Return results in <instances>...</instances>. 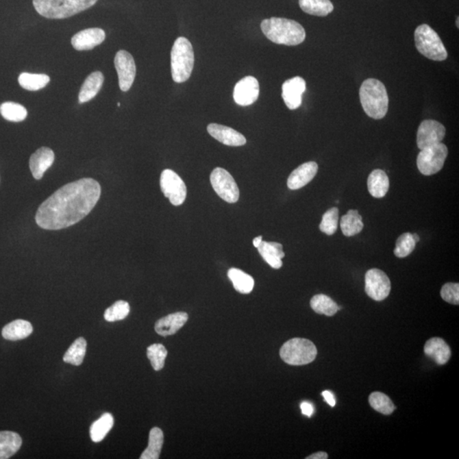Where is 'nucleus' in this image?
Returning <instances> with one entry per match:
<instances>
[{
    "label": "nucleus",
    "instance_id": "3",
    "mask_svg": "<svg viewBox=\"0 0 459 459\" xmlns=\"http://www.w3.org/2000/svg\"><path fill=\"white\" fill-rule=\"evenodd\" d=\"M360 101L366 114L373 119H382L389 109V97L386 86L380 80L367 79L360 88Z\"/></svg>",
    "mask_w": 459,
    "mask_h": 459
},
{
    "label": "nucleus",
    "instance_id": "4",
    "mask_svg": "<svg viewBox=\"0 0 459 459\" xmlns=\"http://www.w3.org/2000/svg\"><path fill=\"white\" fill-rule=\"evenodd\" d=\"M98 0H33L34 9L48 19H65L84 12Z\"/></svg>",
    "mask_w": 459,
    "mask_h": 459
},
{
    "label": "nucleus",
    "instance_id": "26",
    "mask_svg": "<svg viewBox=\"0 0 459 459\" xmlns=\"http://www.w3.org/2000/svg\"><path fill=\"white\" fill-rule=\"evenodd\" d=\"M23 439L18 434L12 432H0V459H8L19 451Z\"/></svg>",
    "mask_w": 459,
    "mask_h": 459
},
{
    "label": "nucleus",
    "instance_id": "21",
    "mask_svg": "<svg viewBox=\"0 0 459 459\" xmlns=\"http://www.w3.org/2000/svg\"><path fill=\"white\" fill-rule=\"evenodd\" d=\"M425 353L439 365L446 364L451 358L449 345L441 338H430L425 345Z\"/></svg>",
    "mask_w": 459,
    "mask_h": 459
},
{
    "label": "nucleus",
    "instance_id": "25",
    "mask_svg": "<svg viewBox=\"0 0 459 459\" xmlns=\"http://www.w3.org/2000/svg\"><path fill=\"white\" fill-rule=\"evenodd\" d=\"M367 188L371 195L376 199L386 196L390 188L389 177L386 173L381 169H375L371 173L367 179Z\"/></svg>",
    "mask_w": 459,
    "mask_h": 459
},
{
    "label": "nucleus",
    "instance_id": "36",
    "mask_svg": "<svg viewBox=\"0 0 459 459\" xmlns=\"http://www.w3.org/2000/svg\"><path fill=\"white\" fill-rule=\"evenodd\" d=\"M369 404L374 410L384 415H390L395 408L390 398L381 392H373L370 395Z\"/></svg>",
    "mask_w": 459,
    "mask_h": 459
},
{
    "label": "nucleus",
    "instance_id": "11",
    "mask_svg": "<svg viewBox=\"0 0 459 459\" xmlns=\"http://www.w3.org/2000/svg\"><path fill=\"white\" fill-rule=\"evenodd\" d=\"M391 284L389 277L379 269L367 271L365 275V291L371 299L382 301L389 296Z\"/></svg>",
    "mask_w": 459,
    "mask_h": 459
},
{
    "label": "nucleus",
    "instance_id": "48",
    "mask_svg": "<svg viewBox=\"0 0 459 459\" xmlns=\"http://www.w3.org/2000/svg\"><path fill=\"white\" fill-rule=\"evenodd\" d=\"M120 106H121V104H120V102H119V103H118V107L119 108Z\"/></svg>",
    "mask_w": 459,
    "mask_h": 459
},
{
    "label": "nucleus",
    "instance_id": "35",
    "mask_svg": "<svg viewBox=\"0 0 459 459\" xmlns=\"http://www.w3.org/2000/svg\"><path fill=\"white\" fill-rule=\"evenodd\" d=\"M0 114L10 122H22L27 116V109L15 102H5L0 106Z\"/></svg>",
    "mask_w": 459,
    "mask_h": 459
},
{
    "label": "nucleus",
    "instance_id": "41",
    "mask_svg": "<svg viewBox=\"0 0 459 459\" xmlns=\"http://www.w3.org/2000/svg\"><path fill=\"white\" fill-rule=\"evenodd\" d=\"M441 296L445 301L458 306L459 303V285L448 282L441 290Z\"/></svg>",
    "mask_w": 459,
    "mask_h": 459
},
{
    "label": "nucleus",
    "instance_id": "38",
    "mask_svg": "<svg viewBox=\"0 0 459 459\" xmlns=\"http://www.w3.org/2000/svg\"><path fill=\"white\" fill-rule=\"evenodd\" d=\"M130 307L128 302L125 300H119L106 310L104 313V319L106 321H121L126 319L129 314Z\"/></svg>",
    "mask_w": 459,
    "mask_h": 459
},
{
    "label": "nucleus",
    "instance_id": "2",
    "mask_svg": "<svg viewBox=\"0 0 459 459\" xmlns=\"http://www.w3.org/2000/svg\"><path fill=\"white\" fill-rule=\"evenodd\" d=\"M260 27L268 40L275 44L295 46L306 40L305 28L294 20L271 17L264 20Z\"/></svg>",
    "mask_w": 459,
    "mask_h": 459
},
{
    "label": "nucleus",
    "instance_id": "13",
    "mask_svg": "<svg viewBox=\"0 0 459 459\" xmlns=\"http://www.w3.org/2000/svg\"><path fill=\"white\" fill-rule=\"evenodd\" d=\"M446 135V128L436 120H425L417 133V145L420 150L441 142Z\"/></svg>",
    "mask_w": 459,
    "mask_h": 459
},
{
    "label": "nucleus",
    "instance_id": "42",
    "mask_svg": "<svg viewBox=\"0 0 459 459\" xmlns=\"http://www.w3.org/2000/svg\"><path fill=\"white\" fill-rule=\"evenodd\" d=\"M300 408H301L303 414L308 417L312 416L314 412L313 406L309 404V402H302L301 405H300Z\"/></svg>",
    "mask_w": 459,
    "mask_h": 459
},
{
    "label": "nucleus",
    "instance_id": "34",
    "mask_svg": "<svg viewBox=\"0 0 459 459\" xmlns=\"http://www.w3.org/2000/svg\"><path fill=\"white\" fill-rule=\"evenodd\" d=\"M51 81L46 74L23 73L18 77V82L23 89L29 91H38L47 86Z\"/></svg>",
    "mask_w": 459,
    "mask_h": 459
},
{
    "label": "nucleus",
    "instance_id": "39",
    "mask_svg": "<svg viewBox=\"0 0 459 459\" xmlns=\"http://www.w3.org/2000/svg\"><path fill=\"white\" fill-rule=\"evenodd\" d=\"M416 242L411 233H404L399 236L394 250L395 256L398 258H405L412 253L416 247Z\"/></svg>",
    "mask_w": 459,
    "mask_h": 459
},
{
    "label": "nucleus",
    "instance_id": "18",
    "mask_svg": "<svg viewBox=\"0 0 459 459\" xmlns=\"http://www.w3.org/2000/svg\"><path fill=\"white\" fill-rule=\"evenodd\" d=\"M55 161V153L51 148L41 147L32 155L29 167L34 178L41 179L48 169L51 167Z\"/></svg>",
    "mask_w": 459,
    "mask_h": 459
},
{
    "label": "nucleus",
    "instance_id": "27",
    "mask_svg": "<svg viewBox=\"0 0 459 459\" xmlns=\"http://www.w3.org/2000/svg\"><path fill=\"white\" fill-rule=\"evenodd\" d=\"M303 12L316 16H327L334 12V5L330 0H299Z\"/></svg>",
    "mask_w": 459,
    "mask_h": 459
},
{
    "label": "nucleus",
    "instance_id": "31",
    "mask_svg": "<svg viewBox=\"0 0 459 459\" xmlns=\"http://www.w3.org/2000/svg\"><path fill=\"white\" fill-rule=\"evenodd\" d=\"M228 277L232 282L236 291L245 295L252 292L254 280L251 275L236 268H232L228 271Z\"/></svg>",
    "mask_w": 459,
    "mask_h": 459
},
{
    "label": "nucleus",
    "instance_id": "10",
    "mask_svg": "<svg viewBox=\"0 0 459 459\" xmlns=\"http://www.w3.org/2000/svg\"><path fill=\"white\" fill-rule=\"evenodd\" d=\"M160 186L162 193L168 197L173 206H179L185 202L186 186L182 179L171 169L162 172Z\"/></svg>",
    "mask_w": 459,
    "mask_h": 459
},
{
    "label": "nucleus",
    "instance_id": "45",
    "mask_svg": "<svg viewBox=\"0 0 459 459\" xmlns=\"http://www.w3.org/2000/svg\"><path fill=\"white\" fill-rule=\"evenodd\" d=\"M261 242H262V236H257V238L253 239V246L256 247V248H258V247L260 246Z\"/></svg>",
    "mask_w": 459,
    "mask_h": 459
},
{
    "label": "nucleus",
    "instance_id": "47",
    "mask_svg": "<svg viewBox=\"0 0 459 459\" xmlns=\"http://www.w3.org/2000/svg\"><path fill=\"white\" fill-rule=\"evenodd\" d=\"M458 21H459V17H457V22H456V25H457V27H458V28L459 27V25H458Z\"/></svg>",
    "mask_w": 459,
    "mask_h": 459
},
{
    "label": "nucleus",
    "instance_id": "9",
    "mask_svg": "<svg viewBox=\"0 0 459 459\" xmlns=\"http://www.w3.org/2000/svg\"><path fill=\"white\" fill-rule=\"evenodd\" d=\"M210 182L214 192L230 203L238 202L239 189L231 174L225 169L216 168L211 173Z\"/></svg>",
    "mask_w": 459,
    "mask_h": 459
},
{
    "label": "nucleus",
    "instance_id": "40",
    "mask_svg": "<svg viewBox=\"0 0 459 459\" xmlns=\"http://www.w3.org/2000/svg\"><path fill=\"white\" fill-rule=\"evenodd\" d=\"M338 224V208H332L323 214L319 225L320 231L328 236L334 235L336 232Z\"/></svg>",
    "mask_w": 459,
    "mask_h": 459
},
{
    "label": "nucleus",
    "instance_id": "28",
    "mask_svg": "<svg viewBox=\"0 0 459 459\" xmlns=\"http://www.w3.org/2000/svg\"><path fill=\"white\" fill-rule=\"evenodd\" d=\"M114 425V416L111 413H104L100 419L92 423L90 426V438L94 443L103 441Z\"/></svg>",
    "mask_w": 459,
    "mask_h": 459
},
{
    "label": "nucleus",
    "instance_id": "5",
    "mask_svg": "<svg viewBox=\"0 0 459 459\" xmlns=\"http://www.w3.org/2000/svg\"><path fill=\"white\" fill-rule=\"evenodd\" d=\"M194 51L192 44L184 37L175 40L171 49V73L175 83L186 82L194 66Z\"/></svg>",
    "mask_w": 459,
    "mask_h": 459
},
{
    "label": "nucleus",
    "instance_id": "15",
    "mask_svg": "<svg viewBox=\"0 0 459 459\" xmlns=\"http://www.w3.org/2000/svg\"><path fill=\"white\" fill-rule=\"evenodd\" d=\"M282 97L290 110H295L302 104V95L306 90V83L301 77L286 80L282 84Z\"/></svg>",
    "mask_w": 459,
    "mask_h": 459
},
{
    "label": "nucleus",
    "instance_id": "1",
    "mask_svg": "<svg viewBox=\"0 0 459 459\" xmlns=\"http://www.w3.org/2000/svg\"><path fill=\"white\" fill-rule=\"evenodd\" d=\"M101 186L84 178L66 184L49 197L37 211L36 223L45 230H62L79 223L97 206Z\"/></svg>",
    "mask_w": 459,
    "mask_h": 459
},
{
    "label": "nucleus",
    "instance_id": "29",
    "mask_svg": "<svg viewBox=\"0 0 459 459\" xmlns=\"http://www.w3.org/2000/svg\"><path fill=\"white\" fill-rule=\"evenodd\" d=\"M363 225L362 216L358 210H349L348 213L341 218L340 227L345 236L358 235L362 231Z\"/></svg>",
    "mask_w": 459,
    "mask_h": 459
},
{
    "label": "nucleus",
    "instance_id": "17",
    "mask_svg": "<svg viewBox=\"0 0 459 459\" xmlns=\"http://www.w3.org/2000/svg\"><path fill=\"white\" fill-rule=\"evenodd\" d=\"M208 132L215 140L229 147H241L247 142L246 138L241 133L218 123H210L208 126Z\"/></svg>",
    "mask_w": 459,
    "mask_h": 459
},
{
    "label": "nucleus",
    "instance_id": "30",
    "mask_svg": "<svg viewBox=\"0 0 459 459\" xmlns=\"http://www.w3.org/2000/svg\"><path fill=\"white\" fill-rule=\"evenodd\" d=\"M162 445H164V433L162 430L154 427L149 434V444L140 457V459H158L160 457Z\"/></svg>",
    "mask_w": 459,
    "mask_h": 459
},
{
    "label": "nucleus",
    "instance_id": "33",
    "mask_svg": "<svg viewBox=\"0 0 459 459\" xmlns=\"http://www.w3.org/2000/svg\"><path fill=\"white\" fill-rule=\"evenodd\" d=\"M86 338L82 337L77 338L65 353L64 356H63V361L73 366H80L84 362V356H86Z\"/></svg>",
    "mask_w": 459,
    "mask_h": 459
},
{
    "label": "nucleus",
    "instance_id": "12",
    "mask_svg": "<svg viewBox=\"0 0 459 459\" xmlns=\"http://www.w3.org/2000/svg\"><path fill=\"white\" fill-rule=\"evenodd\" d=\"M114 65L119 75L120 90L129 91L136 75L135 60L128 51H119L115 55Z\"/></svg>",
    "mask_w": 459,
    "mask_h": 459
},
{
    "label": "nucleus",
    "instance_id": "46",
    "mask_svg": "<svg viewBox=\"0 0 459 459\" xmlns=\"http://www.w3.org/2000/svg\"><path fill=\"white\" fill-rule=\"evenodd\" d=\"M412 236H413V238H414V240H415V242L418 243L419 241V239H420L419 235L418 234H412Z\"/></svg>",
    "mask_w": 459,
    "mask_h": 459
},
{
    "label": "nucleus",
    "instance_id": "44",
    "mask_svg": "<svg viewBox=\"0 0 459 459\" xmlns=\"http://www.w3.org/2000/svg\"><path fill=\"white\" fill-rule=\"evenodd\" d=\"M328 455L324 451H319V453L313 454L310 456L307 457L306 459H327Z\"/></svg>",
    "mask_w": 459,
    "mask_h": 459
},
{
    "label": "nucleus",
    "instance_id": "16",
    "mask_svg": "<svg viewBox=\"0 0 459 459\" xmlns=\"http://www.w3.org/2000/svg\"><path fill=\"white\" fill-rule=\"evenodd\" d=\"M105 38V32L101 28H88L74 35L71 43L76 51H90L103 43Z\"/></svg>",
    "mask_w": 459,
    "mask_h": 459
},
{
    "label": "nucleus",
    "instance_id": "8",
    "mask_svg": "<svg viewBox=\"0 0 459 459\" xmlns=\"http://www.w3.org/2000/svg\"><path fill=\"white\" fill-rule=\"evenodd\" d=\"M448 155L446 145L440 142L422 149L417 158V166L423 175H432L441 171Z\"/></svg>",
    "mask_w": 459,
    "mask_h": 459
},
{
    "label": "nucleus",
    "instance_id": "32",
    "mask_svg": "<svg viewBox=\"0 0 459 459\" xmlns=\"http://www.w3.org/2000/svg\"><path fill=\"white\" fill-rule=\"evenodd\" d=\"M310 307L320 315L334 316L341 307L338 306L330 297L325 295H317L310 299Z\"/></svg>",
    "mask_w": 459,
    "mask_h": 459
},
{
    "label": "nucleus",
    "instance_id": "19",
    "mask_svg": "<svg viewBox=\"0 0 459 459\" xmlns=\"http://www.w3.org/2000/svg\"><path fill=\"white\" fill-rule=\"evenodd\" d=\"M319 171L316 162H307L291 173L288 179V186L291 190H298L307 185L315 177Z\"/></svg>",
    "mask_w": 459,
    "mask_h": 459
},
{
    "label": "nucleus",
    "instance_id": "22",
    "mask_svg": "<svg viewBox=\"0 0 459 459\" xmlns=\"http://www.w3.org/2000/svg\"><path fill=\"white\" fill-rule=\"evenodd\" d=\"M257 249L267 264L274 269H280L282 266V259L285 257L284 247L280 243L262 241Z\"/></svg>",
    "mask_w": 459,
    "mask_h": 459
},
{
    "label": "nucleus",
    "instance_id": "7",
    "mask_svg": "<svg viewBox=\"0 0 459 459\" xmlns=\"http://www.w3.org/2000/svg\"><path fill=\"white\" fill-rule=\"evenodd\" d=\"M317 355L316 345L306 338H292L286 342L280 349L282 361L292 366L309 364L316 359Z\"/></svg>",
    "mask_w": 459,
    "mask_h": 459
},
{
    "label": "nucleus",
    "instance_id": "43",
    "mask_svg": "<svg viewBox=\"0 0 459 459\" xmlns=\"http://www.w3.org/2000/svg\"><path fill=\"white\" fill-rule=\"evenodd\" d=\"M323 395V397L325 399V401H327L328 404L331 406V407H334L335 404H336V401H335V398L334 397V395L331 393L330 391L328 390H325L321 393Z\"/></svg>",
    "mask_w": 459,
    "mask_h": 459
},
{
    "label": "nucleus",
    "instance_id": "23",
    "mask_svg": "<svg viewBox=\"0 0 459 459\" xmlns=\"http://www.w3.org/2000/svg\"><path fill=\"white\" fill-rule=\"evenodd\" d=\"M104 83V75L101 72H94L88 76L81 87L79 101V103H86L97 97Z\"/></svg>",
    "mask_w": 459,
    "mask_h": 459
},
{
    "label": "nucleus",
    "instance_id": "24",
    "mask_svg": "<svg viewBox=\"0 0 459 459\" xmlns=\"http://www.w3.org/2000/svg\"><path fill=\"white\" fill-rule=\"evenodd\" d=\"M33 331V326L29 321L18 319L13 321L3 327L2 336L7 340H21L30 336Z\"/></svg>",
    "mask_w": 459,
    "mask_h": 459
},
{
    "label": "nucleus",
    "instance_id": "6",
    "mask_svg": "<svg viewBox=\"0 0 459 459\" xmlns=\"http://www.w3.org/2000/svg\"><path fill=\"white\" fill-rule=\"evenodd\" d=\"M414 41L417 49L426 58L443 62L447 58L446 47L436 32L429 25L422 24L416 28Z\"/></svg>",
    "mask_w": 459,
    "mask_h": 459
},
{
    "label": "nucleus",
    "instance_id": "37",
    "mask_svg": "<svg viewBox=\"0 0 459 459\" xmlns=\"http://www.w3.org/2000/svg\"><path fill=\"white\" fill-rule=\"evenodd\" d=\"M147 355L155 371H160L164 369L165 359L168 356L167 349L164 345L161 344L150 345L147 348Z\"/></svg>",
    "mask_w": 459,
    "mask_h": 459
},
{
    "label": "nucleus",
    "instance_id": "20",
    "mask_svg": "<svg viewBox=\"0 0 459 459\" xmlns=\"http://www.w3.org/2000/svg\"><path fill=\"white\" fill-rule=\"evenodd\" d=\"M188 320V315L186 312H176L162 317L155 324V331L161 336H169L181 330Z\"/></svg>",
    "mask_w": 459,
    "mask_h": 459
},
{
    "label": "nucleus",
    "instance_id": "14",
    "mask_svg": "<svg viewBox=\"0 0 459 459\" xmlns=\"http://www.w3.org/2000/svg\"><path fill=\"white\" fill-rule=\"evenodd\" d=\"M260 95L259 82L256 77L247 76L236 83L233 97L239 106H250L257 101Z\"/></svg>",
    "mask_w": 459,
    "mask_h": 459
}]
</instances>
